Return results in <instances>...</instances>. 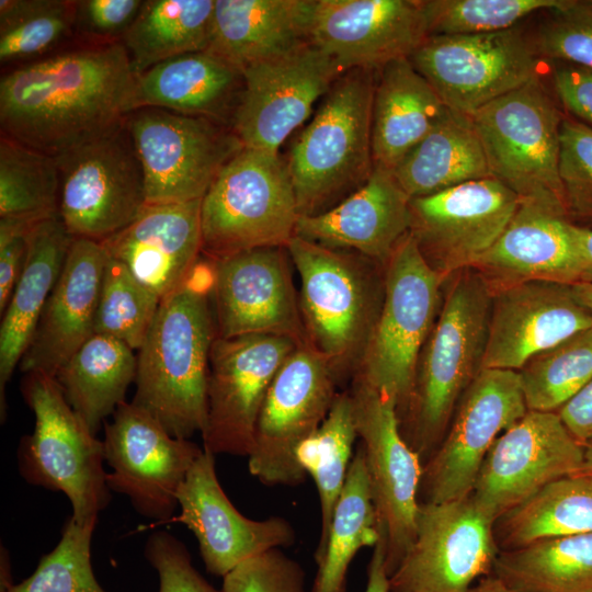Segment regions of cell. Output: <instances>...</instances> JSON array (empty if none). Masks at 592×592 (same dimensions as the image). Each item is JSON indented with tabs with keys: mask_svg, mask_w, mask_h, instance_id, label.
I'll use <instances>...</instances> for the list:
<instances>
[{
	"mask_svg": "<svg viewBox=\"0 0 592 592\" xmlns=\"http://www.w3.org/2000/svg\"><path fill=\"white\" fill-rule=\"evenodd\" d=\"M134 110L122 42L73 43L0 78L1 135L53 157L117 130Z\"/></svg>",
	"mask_w": 592,
	"mask_h": 592,
	"instance_id": "cell-1",
	"label": "cell"
},
{
	"mask_svg": "<svg viewBox=\"0 0 592 592\" xmlns=\"http://www.w3.org/2000/svg\"><path fill=\"white\" fill-rule=\"evenodd\" d=\"M213 260L202 253L185 283L162 298L138 350L130 401L172 436L202 434L207 418L209 354L216 338Z\"/></svg>",
	"mask_w": 592,
	"mask_h": 592,
	"instance_id": "cell-2",
	"label": "cell"
},
{
	"mask_svg": "<svg viewBox=\"0 0 592 592\" xmlns=\"http://www.w3.org/2000/svg\"><path fill=\"white\" fill-rule=\"evenodd\" d=\"M491 292L473 267L452 276L435 323L420 352L401 433L429 458L442 442L455 408L481 369Z\"/></svg>",
	"mask_w": 592,
	"mask_h": 592,
	"instance_id": "cell-3",
	"label": "cell"
},
{
	"mask_svg": "<svg viewBox=\"0 0 592 592\" xmlns=\"http://www.w3.org/2000/svg\"><path fill=\"white\" fill-rule=\"evenodd\" d=\"M286 249L299 278L308 344L328 361L339 385L352 380L383 304L384 265L296 235Z\"/></svg>",
	"mask_w": 592,
	"mask_h": 592,
	"instance_id": "cell-4",
	"label": "cell"
},
{
	"mask_svg": "<svg viewBox=\"0 0 592 592\" xmlns=\"http://www.w3.org/2000/svg\"><path fill=\"white\" fill-rule=\"evenodd\" d=\"M374 73L343 72L292 145L286 162L299 217L335 206L372 174Z\"/></svg>",
	"mask_w": 592,
	"mask_h": 592,
	"instance_id": "cell-5",
	"label": "cell"
},
{
	"mask_svg": "<svg viewBox=\"0 0 592 592\" xmlns=\"http://www.w3.org/2000/svg\"><path fill=\"white\" fill-rule=\"evenodd\" d=\"M21 390L35 415L34 431L18 451L21 476L62 492L71 503V519L80 526H95L111 501L103 441L71 408L54 377L26 373Z\"/></svg>",
	"mask_w": 592,
	"mask_h": 592,
	"instance_id": "cell-6",
	"label": "cell"
},
{
	"mask_svg": "<svg viewBox=\"0 0 592 592\" xmlns=\"http://www.w3.org/2000/svg\"><path fill=\"white\" fill-rule=\"evenodd\" d=\"M298 218L287 162L278 153L243 147L202 198V253L219 260L258 248H286Z\"/></svg>",
	"mask_w": 592,
	"mask_h": 592,
	"instance_id": "cell-7",
	"label": "cell"
},
{
	"mask_svg": "<svg viewBox=\"0 0 592 592\" xmlns=\"http://www.w3.org/2000/svg\"><path fill=\"white\" fill-rule=\"evenodd\" d=\"M443 285L408 232L384 265L383 304L354 375L392 399L399 414L410 399L420 352L442 305Z\"/></svg>",
	"mask_w": 592,
	"mask_h": 592,
	"instance_id": "cell-8",
	"label": "cell"
},
{
	"mask_svg": "<svg viewBox=\"0 0 592 592\" xmlns=\"http://www.w3.org/2000/svg\"><path fill=\"white\" fill-rule=\"evenodd\" d=\"M470 118L492 178L520 201L569 215L558 175L562 116L539 78L478 109Z\"/></svg>",
	"mask_w": 592,
	"mask_h": 592,
	"instance_id": "cell-9",
	"label": "cell"
},
{
	"mask_svg": "<svg viewBox=\"0 0 592 592\" xmlns=\"http://www.w3.org/2000/svg\"><path fill=\"white\" fill-rule=\"evenodd\" d=\"M339 382L309 344L297 346L275 374L261 406L248 456L249 473L270 487L306 480L297 452L322 424Z\"/></svg>",
	"mask_w": 592,
	"mask_h": 592,
	"instance_id": "cell-10",
	"label": "cell"
},
{
	"mask_svg": "<svg viewBox=\"0 0 592 592\" xmlns=\"http://www.w3.org/2000/svg\"><path fill=\"white\" fill-rule=\"evenodd\" d=\"M126 126L143 168L147 204L202 200L243 148L228 125L160 107L134 110Z\"/></svg>",
	"mask_w": 592,
	"mask_h": 592,
	"instance_id": "cell-11",
	"label": "cell"
},
{
	"mask_svg": "<svg viewBox=\"0 0 592 592\" xmlns=\"http://www.w3.org/2000/svg\"><path fill=\"white\" fill-rule=\"evenodd\" d=\"M55 158L58 214L73 238L101 242L130 225L146 207L144 172L126 123Z\"/></svg>",
	"mask_w": 592,
	"mask_h": 592,
	"instance_id": "cell-12",
	"label": "cell"
},
{
	"mask_svg": "<svg viewBox=\"0 0 592 592\" xmlns=\"http://www.w3.org/2000/svg\"><path fill=\"white\" fill-rule=\"evenodd\" d=\"M494 521L470 496L420 502L414 539L390 574V592H467L493 571Z\"/></svg>",
	"mask_w": 592,
	"mask_h": 592,
	"instance_id": "cell-13",
	"label": "cell"
},
{
	"mask_svg": "<svg viewBox=\"0 0 592 592\" xmlns=\"http://www.w3.org/2000/svg\"><path fill=\"white\" fill-rule=\"evenodd\" d=\"M528 411L516 371L481 368L460 397L448 429L423 465L420 502L469 497L496 440Z\"/></svg>",
	"mask_w": 592,
	"mask_h": 592,
	"instance_id": "cell-14",
	"label": "cell"
},
{
	"mask_svg": "<svg viewBox=\"0 0 592 592\" xmlns=\"http://www.w3.org/2000/svg\"><path fill=\"white\" fill-rule=\"evenodd\" d=\"M409 60L446 107L467 115L538 78L535 50L516 27L431 35Z\"/></svg>",
	"mask_w": 592,
	"mask_h": 592,
	"instance_id": "cell-15",
	"label": "cell"
},
{
	"mask_svg": "<svg viewBox=\"0 0 592 592\" xmlns=\"http://www.w3.org/2000/svg\"><path fill=\"white\" fill-rule=\"evenodd\" d=\"M349 390L374 506L386 533L390 577L414 539L422 458L405 440L392 399L357 377Z\"/></svg>",
	"mask_w": 592,
	"mask_h": 592,
	"instance_id": "cell-16",
	"label": "cell"
},
{
	"mask_svg": "<svg viewBox=\"0 0 592 592\" xmlns=\"http://www.w3.org/2000/svg\"><path fill=\"white\" fill-rule=\"evenodd\" d=\"M104 423V457L111 491L128 497L143 516L168 523L179 490L204 448L172 436L152 415L124 402Z\"/></svg>",
	"mask_w": 592,
	"mask_h": 592,
	"instance_id": "cell-17",
	"label": "cell"
},
{
	"mask_svg": "<svg viewBox=\"0 0 592 592\" xmlns=\"http://www.w3.org/2000/svg\"><path fill=\"white\" fill-rule=\"evenodd\" d=\"M298 345L283 337L215 338L207 382V418L201 436L213 455L249 456L267 389Z\"/></svg>",
	"mask_w": 592,
	"mask_h": 592,
	"instance_id": "cell-18",
	"label": "cell"
},
{
	"mask_svg": "<svg viewBox=\"0 0 592 592\" xmlns=\"http://www.w3.org/2000/svg\"><path fill=\"white\" fill-rule=\"evenodd\" d=\"M519 205V196L497 179L470 181L411 198L409 232L445 283L493 246Z\"/></svg>",
	"mask_w": 592,
	"mask_h": 592,
	"instance_id": "cell-19",
	"label": "cell"
},
{
	"mask_svg": "<svg viewBox=\"0 0 592 592\" xmlns=\"http://www.w3.org/2000/svg\"><path fill=\"white\" fill-rule=\"evenodd\" d=\"M230 127L244 148L278 153L285 139L311 114L343 73L307 42L287 54L247 67Z\"/></svg>",
	"mask_w": 592,
	"mask_h": 592,
	"instance_id": "cell-20",
	"label": "cell"
},
{
	"mask_svg": "<svg viewBox=\"0 0 592 592\" xmlns=\"http://www.w3.org/2000/svg\"><path fill=\"white\" fill-rule=\"evenodd\" d=\"M584 447L557 412L528 410L491 446L470 498L496 522L551 481L579 474Z\"/></svg>",
	"mask_w": 592,
	"mask_h": 592,
	"instance_id": "cell-21",
	"label": "cell"
},
{
	"mask_svg": "<svg viewBox=\"0 0 592 592\" xmlns=\"http://www.w3.org/2000/svg\"><path fill=\"white\" fill-rule=\"evenodd\" d=\"M213 263L217 338L267 334L308 344L285 247L252 249Z\"/></svg>",
	"mask_w": 592,
	"mask_h": 592,
	"instance_id": "cell-22",
	"label": "cell"
},
{
	"mask_svg": "<svg viewBox=\"0 0 592 592\" xmlns=\"http://www.w3.org/2000/svg\"><path fill=\"white\" fill-rule=\"evenodd\" d=\"M429 36L421 0H314L308 41L345 72L379 71Z\"/></svg>",
	"mask_w": 592,
	"mask_h": 592,
	"instance_id": "cell-23",
	"label": "cell"
},
{
	"mask_svg": "<svg viewBox=\"0 0 592 592\" xmlns=\"http://www.w3.org/2000/svg\"><path fill=\"white\" fill-rule=\"evenodd\" d=\"M215 457L204 451L195 460L178 493L180 514L170 522L193 533L206 570L223 578L254 556L294 545L296 532L282 516L251 520L241 514L219 483Z\"/></svg>",
	"mask_w": 592,
	"mask_h": 592,
	"instance_id": "cell-24",
	"label": "cell"
},
{
	"mask_svg": "<svg viewBox=\"0 0 592 592\" xmlns=\"http://www.w3.org/2000/svg\"><path fill=\"white\" fill-rule=\"evenodd\" d=\"M592 328L572 284L534 281L491 293L481 368L519 371L531 357Z\"/></svg>",
	"mask_w": 592,
	"mask_h": 592,
	"instance_id": "cell-25",
	"label": "cell"
},
{
	"mask_svg": "<svg viewBox=\"0 0 592 592\" xmlns=\"http://www.w3.org/2000/svg\"><path fill=\"white\" fill-rule=\"evenodd\" d=\"M566 217L543 204L520 201L502 235L471 267L491 293L534 281L580 282V255Z\"/></svg>",
	"mask_w": 592,
	"mask_h": 592,
	"instance_id": "cell-26",
	"label": "cell"
},
{
	"mask_svg": "<svg viewBox=\"0 0 592 592\" xmlns=\"http://www.w3.org/2000/svg\"><path fill=\"white\" fill-rule=\"evenodd\" d=\"M201 203L147 204L130 225L101 243L162 299L185 283L202 257Z\"/></svg>",
	"mask_w": 592,
	"mask_h": 592,
	"instance_id": "cell-27",
	"label": "cell"
},
{
	"mask_svg": "<svg viewBox=\"0 0 592 592\" xmlns=\"http://www.w3.org/2000/svg\"><path fill=\"white\" fill-rule=\"evenodd\" d=\"M107 254L101 242L73 238L60 276L42 311L19 367L55 377L94 334V319Z\"/></svg>",
	"mask_w": 592,
	"mask_h": 592,
	"instance_id": "cell-28",
	"label": "cell"
},
{
	"mask_svg": "<svg viewBox=\"0 0 592 592\" xmlns=\"http://www.w3.org/2000/svg\"><path fill=\"white\" fill-rule=\"evenodd\" d=\"M410 200L391 171L374 167L367 181L335 206L300 216L295 235L385 265L409 232Z\"/></svg>",
	"mask_w": 592,
	"mask_h": 592,
	"instance_id": "cell-29",
	"label": "cell"
},
{
	"mask_svg": "<svg viewBox=\"0 0 592 592\" xmlns=\"http://www.w3.org/2000/svg\"><path fill=\"white\" fill-rule=\"evenodd\" d=\"M314 0H215L207 50L239 70L309 42Z\"/></svg>",
	"mask_w": 592,
	"mask_h": 592,
	"instance_id": "cell-30",
	"label": "cell"
},
{
	"mask_svg": "<svg viewBox=\"0 0 592 592\" xmlns=\"http://www.w3.org/2000/svg\"><path fill=\"white\" fill-rule=\"evenodd\" d=\"M244 86L241 70L208 50L162 61L136 76V109L160 107L230 126Z\"/></svg>",
	"mask_w": 592,
	"mask_h": 592,
	"instance_id": "cell-31",
	"label": "cell"
},
{
	"mask_svg": "<svg viewBox=\"0 0 592 592\" xmlns=\"http://www.w3.org/2000/svg\"><path fill=\"white\" fill-rule=\"evenodd\" d=\"M73 237L59 215L37 223L30 235L23 271L2 314L0 327V411L5 386L26 351L45 304L62 271Z\"/></svg>",
	"mask_w": 592,
	"mask_h": 592,
	"instance_id": "cell-32",
	"label": "cell"
},
{
	"mask_svg": "<svg viewBox=\"0 0 592 592\" xmlns=\"http://www.w3.org/2000/svg\"><path fill=\"white\" fill-rule=\"evenodd\" d=\"M379 72L372 111L373 162L392 171L447 107L409 58L392 61Z\"/></svg>",
	"mask_w": 592,
	"mask_h": 592,
	"instance_id": "cell-33",
	"label": "cell"
},
{
	"mask_svg": "<svg viewBox=\"0 0 592 592\" xmlns=\"http://www.w3.org/2000/svg\"><path fill=\"white\" fill-rule=\"evenodd\" d=\"M391 172L410 198L492 178L470 116L448 107Z\"/></svg>",
	"mask_w": 592,
	"mask_h": 592,
	"instance_id": "cell-34",
	"label": "cell"
},
{
	"mask_svg": "<svg viewBox=\"0 0 592 592\" xmlns=\"http://www.w3.org/2000/svg\"><path fill=\"white\" fill-rule=\"evenodd\" d=\"M134 351L118 339L94 333L54 377L68 403L94 434L125 402L127 389L136 377Z\"/></svg>",
	"mask_w": 592,
	"mask_h": 592,
	"instance_id": "cell-35",
	"label": "cell"
},
{
	"mask_svg": "<svg viewBox=\"0 0 592 592\" xmlns=\"http://www.w3.org/2000/svg\"><path fill=\"white\" fill-rule=\"evenodd\" d=\"M589 532H592V474L551 481L502 514L493 525L500 551Z\"/></svg>",
	"mask_w": 592,
	"mask_h": 592,
	"instance_id": "cell-36",
	"label": "cell"
},
{
	"mask_svg": "<svg viewBox=\"0 0 592 592\" xmlns=\"http://www.w3.org/2000/svg\"><path fill=\"white\" fill-rule=\"evenodd\" d=\"M215 0H146L123 37L135 76L208 48Z\"/></svg>",
	"mask_w": 592,
	"mask_h": 592,
	"instance_id": "cell-37",
	"label": "cell"
},
{
	"mask_svg": "<svg viewBox=\"0 0 592 592\" xmlns=\"http://www.w3.org/2000/svg\"><path fill=\"white\" fill-rule=\"evenodd\" d=\"M492 573L512 592H592V532L501 550Z\"/></svg>",
	"mask_w": 592,
	"mask_h": 592,
	"instance_id": "cell-38",
	"label": "cell"
},
{
	"mask_svg": "<svg viewBox=\"0 0 592 592\" xmlns=\"http://www.w3.org/2000/svg\"><path fill=\"white\" fill-rule=\"evenodd\" d=\"M385 530L374 506L364 452L358 444L335 505L328 542L317 565L311 592H345L355 555L374 547Z\"/></svg>",
	"mask_w": 592,
	"mask_h": 592,
	"instance_id": "cell-39",
	"label": "cell"
},
{
	"mask_svg": "<svg viewBox=\"0 0 592 592\" xmlns=\"http://www.w3.org/2000/svg\"><path fill=\"white\" fill-rule=\"evenodd\" d=\"M353 399L349 389L339 391L319 429L298 448L297 458L314 479L320 505V532L314 554L319 561L327 546L333 512L345 483L357 439Z\"/></svg>",
	"mask_w": 592,
	"mask_h": 592,
	"instance_id": "cell-40",
	"label": "cell"
},
{
	"mask_svg": "<svg viewBox=\"0 0 592 592\" xmlns=\"http://www.w3.org/2000/svg\"><path fill=\"white\" fill-rule=\"evenodd\" d=\"M56 158L0 137V218L38 223L58 214Z\"/></svg>",
	"mask_w": 592,
	"mask_h": 592,
	"instance_id": "cell-41",
	"label": "cell"
},
{
	"mask_svg": "<svg viewBox=\"0 0 592 592\" xmlns=\"http://www.w3.org/2000/svg\"><path fill=\"white\" fill-rule=\"evenodd\" d=\"M76 1L0 0L1 65L47 56L73 39Z\"/></svg>",
	"mask_w": 592,
	"mask_h": 592,
	"instance_id": "cell-42",
	"label": "cell"
},
{
	"mask_svg": "<svg viewBox=\"0 0 592 592\" xmlns=\"http://www.w3.org/2000/svg\"><path fill=\"white\" fill-rule=\"evenodd\" d=\"M517 373L527 409L557 412L592 379V328L534 355Z\"/></svg>",
	"mask_w": 592,
	"mask_h": 592,
	"instance_id": "cell-43",
	"label": "cell"
},
{
	"mask_svg": "<svg viewBox=\"0 0 592 592\" xmlns=\"http://www.w3.org/2000/svg\"><path fill=\"white\" fill-rule=\"evenodd\" d=\"M161 298L143 285L129 270L107 255L101 283L93 331L141 346Z\"/></svg>",
	"mask_w": 592,
	"mask_h": 592,
	"instance_id": "cell-44",
	"label": "cell"
},
{
	"mask_svg": "<svg viewBox=\"0 0 592 592\" xmlns=\"http://www.w3.org/2000/svg\"><path fill=\"white\" fill-rule=\"evenodd\" d=\"M569 0H421L431 35H470L514 27L539 10L565 7Z\"/></svg>",
	"mask_w": 592,
	"mask_h": 592,
	"instance_id": "cell-45",
	"label": "cell"
},
{
	"mask_svg": "<svg viewBox=\"0 0 592 592\" xmlns=\"http://www.w3.org/2000/svg\"><path fill=\"white\" fill-rule=\"evenodd\" d=\"M94 527L80 526L70 517L57 546L41 558L30 577L5 592H106L91 563Z\"/></svg>",
	"mask_w": 592,
	"mask_h": 592,
	"instance_id": "cell-46",
	"label": "cell"
},
{
	"mask_svg": "<svg viewBox=\"0 0 592 592\" xmlns=\"http://www.w3.org/2000/svg\"><path fill=\"white\" fill-rule=\"evenodd\" d=\"M550 13L538 30L536 52L550 59L592 69V8L587 1L569 0Z\"/></svg>",
	"mask_w": 592,
	"mask_h": 592,
	"instance_id": "cell-47",
	"label": "cell"
},
{
	"mask_svg": "<svg viewBox=\"0 0 592 592\" xmlns=\"http://www.w3.org/2000/svg\"><path fill=\"white\" fill-rule=\"evenodd\" d=\"M558 175L568 214L592 217V127L562 118Z\"/></svg>",
	"mask_w": 592,
	"mask_h": 592,
	"instance_id": "cell-48",
	"label": "cell"
},
{
	"mask_svg": "<svg viewBox=\"0 0 592 592\" xmlns=\"http://www.w3.org/2000/svg\"><path fill=\"white\" fill-rule=\"evenodd\" d=\"M220 592H306V572L282 548H274L224 576Z\"/></svg>",
	"mask_w": 592,
	"mask_h": 592,
	"instance_id": "cell-49",
	"label": "cell"
},
{
	"mask_svg": "<svg viewBox=\"0 0 592 592\" xmlns=\"http://www.w3.org/2000/svg\"><path fill=\"white\" fill-rule=\"evenodd\" d=\"M144 555L158 573L159 592H220L195 569L185 545L169 532H153Z\"/></svg>",
	"mask_w": 592,
	"mask_h": 592,
	"instance_id": "cell-50",
	"label": "cell"
},
{
	"mask_svg": "<svg viewBox=\"0 0 592 592\" xmlns=\"http://www.w3.org/2000/svg\"><path fill=\"white\" fill-rule=\"evenodd\" d=\"M143 3L141 0L76 1L75 43L104 45L122 42Z\"/></svg>",
	"mask_w": 592,
	"mask_h": 592,
	"instance_id": "cell-51",
	"label": "cell"
},
{
	"mask_svg": "<svg viewBox=\"0 0 592 592\" xmlns=\"http://www.w3.org/2000/svg\"><path fill=\"white\" fill-rule=\"evenodd\" d=\"M36 224L22 219L0 218L1 315L23 271L30 247V235Z\"/></svg>",
	"mask_w": 592,
	"mask_h": 592,
	"instance_id": "cell-52",
	"label": "cell"
},
{
	"mask_svg": "<svg viewBox=\"0 0 592 592\" xmlns=\"http://www.w3.org/2000/svg\"><path fill=\"white\" fill-rule=\"evenodd\" d=\"M554 86L562 105L592 127V69L574 65L554 71Z\"/></svg>",
	"mask_w": 592,
	"mask_h": 592,
	"instance_id": "cell-53",
	"label": "cell"
},
{
	"mask_svg": "<svg viewBox=\"0 0 592 592\" xmlns=\"http://www.w3.org/2000/svg\"><path fill=\"white\" fill-rule=\"evenodd\" d=\"M557 413L577 441L584 446L592 442V379Z\"/></svg>",
	"mask_w": 592,
	"mask_h": 592,
	"instance_id": "cell-54",
	"label": "cell"
},
{
	"mask_svg": "<svg viewBox=\"0 0 592 592\" xmlns=\"http://www.w3.org/2000/svg\"><path fill=\"white\" fill-rule=\"evenodd\" d=\"M387 538L385 531L373 547L367 567V583L365 592H390L389 574L386 566Z\"/></svg>",
	"mask_w": 592,
	"mask_h": 592,
	"instance_id": "cell-55",
	"label": "cell"
},
{
	"mask_svg": "<svg viewBox=\"0 0 592 592\" xmlns=\"http://www.w3.org/2000/svg\"><path fill=\"white\" fill-rule=\"evenodd\" d=\"M581 262L580 282L592 283V229L571 225Z\"/></svg>",
	"mask_w": 592,
	"mask_h": 592,
	"instance_id": "cell-56",
	"label": "cell"
},
{
	"mask_svg": "<svg viewBox=\"0 0 592 592\" xmlns=\"http://www.w3.org/2000/svg\"><path fill=\"white\" fill-rule=\"evenodd\" d=\"M467 592H512L493 573L478 580Z\"/></svg>",
	"mask_w": 592,
	"mask_h": 592,
	"instance_id": "cell-57",
	"label": "cell"
},
{
	"mask_svg": "<svg viewBox=\"0 0 592 592\" xmlns=\"http://www.w3.org/2000/svg\"><path fill=\"white\" fill-rule=\"evenodd\" d=\"M578 300L583 305L592 318V283L578 282L572 284Z\"/></svg>",
	"mask_w": 592,
	"mask_h": 592,
	"instance_id": "cell-58",
	"label": "cell"
},
{
	"mask_svg": "<svg viewBox=\"0 0 592 592\" xmlns=\"http://www.w3.org/2000/svg\"><path fill=\"white\" fill-rule=\"evenodd\" d=\"M12 585L8 551L1 547V592H5Z\"/></svg>",
	"mask_w": 592,
	"mask_h": 592,
	"instance_id": "cell-59",
	"label": "cell"
},
{
	"mask_svg": "<svg viewBox=\"0 0 592 592\" xmlns=\"http://www.w3.org/2000/svg\"><path fill=\"white\" fill-rule=\"evenodd\" d=\"M579 474H592V442L584 447V463Z\"/></svg>",
	"mask_w": 592,
	"mask_h": 592,
	"instance_id": "cell-60",
	"label": "cell"
},
{
	"mask_svg": "<svg viewBox=\"0 0 592 592\" xmlns=\"http://www.w3.org/2000/svg\"><path fill=\"white\" fill-rule=\"evenodd\" d=\"M587 3L592 8V0L587 1Z\"/></svg>",
	"mask_w": 592,
	"mask_h": 592,
	"instance_id": "cell-61",
	"label": "cell"
}]
</instances>
